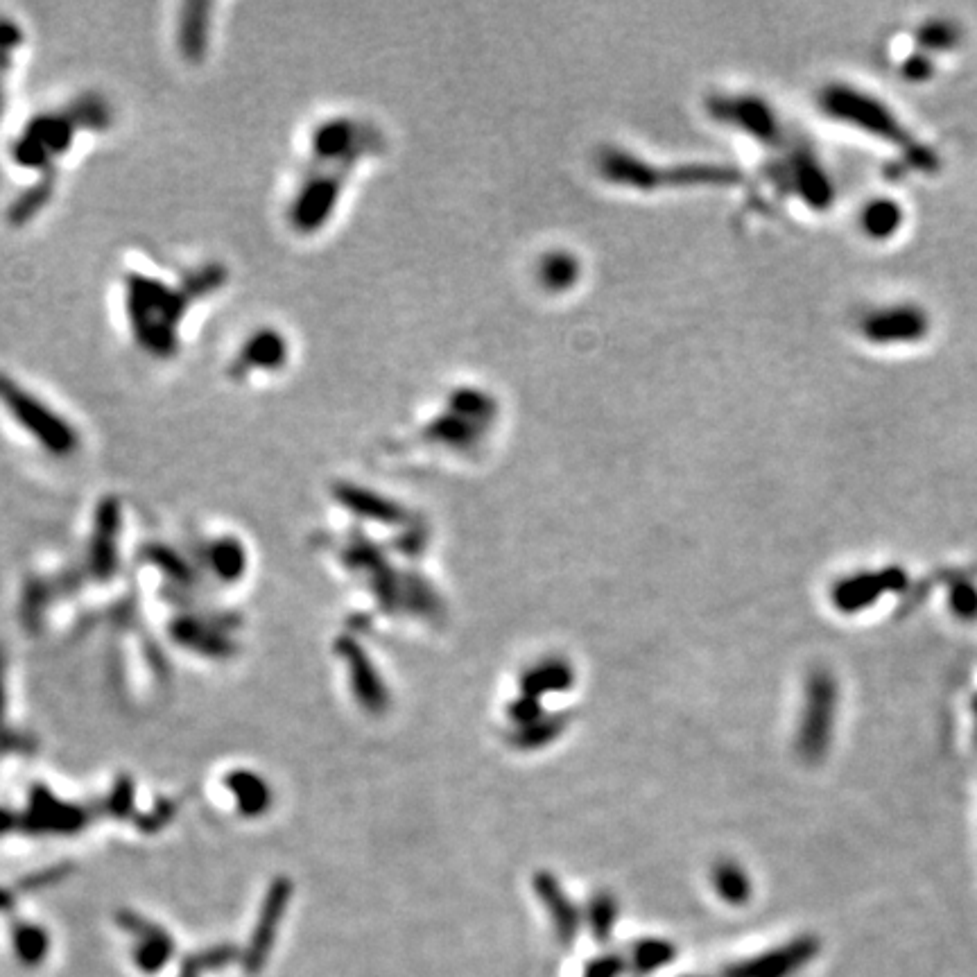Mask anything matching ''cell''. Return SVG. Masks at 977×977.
<instances>
[{
	"label": "cell",
	"mask_w": 977,
	"mask_h": 977,
	"mask_svg": "<svg viewBox=\"0 0 977 977\" xmlns=\"http://www.w3.org/2000/svg\"><path fill=\"white\" fill-rule=\"evenodd\" d=\"M229 274L220 263H209L170 283L148 272L123 276V306L129 335L152 360H172L181 351V328L197 301L215 295Z\"/></svg>",
	"instance_id": "6da1fadb"
},
{
	"label": "cell",
	"mask_w": 977,
	"mask_h": 977,
	"mask_svg": "<svg viewBox=\"0 0 977 977\" xmlns=\"http://www.w3.org/2000/svg\"><path fill=\"white\" fill-rule=\"evenodd\" d=\"M111 127V107L98 93H84L66 107L34 114L12 141V161L39 175L57 172L80 134L105 132Z\"/></svg>",
	"instance_id": "7a4b0ae2"
},
{
	"label": "cell",
	"mask_w": 977,
	"mask_h": 977,
	"mask_svg": "<svg viewBox=\"0 0 977 977\" xmlns=\"http://www.w3.org/2000/svg\"><path fill=\"white\" fill-rule=\"evenodd\" d=\"M0 408L34 444L57 460L80 451L82 435L75 423L7 371H0Z\"/></svg>",
	"instance_id": "3957f363"
},
{
	"label": "cell",
	"mask_w": 977,
	"mask_h": 977,
	"mask_svg": "<svg viewBox=\"0 0 977 977\" xmlns=\"http://www.w3.org/2000/svg\"><path fill=\"white\" fill-rule=\"evenodd\" d=\"M824 105L837 118H842L851 125H858L867 134L883 138V141L892 143L894 148L903 150L907 159L912 161V166L919 170L928 172L937 168L935 152L916 141L894 111L876 98H871V95H864L858 89H830L826 93Z\"/></svg>",
	"instance_id": "277c9868"
},
{
	"label": "cell",
	"mask_w": 977,
	"mask_h": 977,
	"mask_svg": "<svg viewBox=\"0 0 977 977\" xmlns=\"http://www.w3.org/2000/svg\"><path fill=\"white\" fill-rule=\"evenodd\" d=\"M351 170V166H310L285 211L290 229L299 236L322 231L340 204Z\"/></svg>",
	"instance_id": "5b68a950"
},
{
	"label": "cell",
	"mask_w": 977,
	"mask_h": 977,
	"mask_svg": "<svg viewBox=\"0 0 977 977\" xmlns=\"http://www.w3.org/2000/svg\"><path fill=\"white\" fill-rule=\"evenodd\" d=\"M367 129L353 118H328L308 138L310 166H351L367 154Z\"/></svg>",
	"instance_id": "8992f818"
},
{
	"label": "cell",
	"mask_w": 977,
	"mask_h": 977,
	"mask_svg": "<svg viewBox=\"0 0 977 977\" xmlns=\"http://www.w3.org/2000/svg\"><path fill=\"white\" fill-rule=\"evenodd\" d=\"M290 362V342L279 328L263 326L242 340L236 356L229 360L227 376L233 383L256 374H279Z\"/></svg>",
	"instance_id": "52a82bcc"
},
{
	"label": "cell",
	"mask_w": 977,
	"mask_h": 977,
	"mask_svg": "<svg viewBox=\"0 0 977 977\" xmlns=\"http://www.w3.org/2000/svg\"><path fill=\"white\" fill-rule=\"evenodd\" d=\"M862 333L876 344H910L921 342L930 333V319L925 310L912 304L889 306L876 310L862 322Z\"/></svg>",
	"instance_id": "ba28073f"
},
{
	"label": "cell",
	"mask_w": 977,
	"mask_h": 977,
	"mask_svg": "<svg viewBox=\"0 0 977 977\" xmlns=\"http://www.w3.org/2000/svg\"><path fill=\"white\" fill-rule=\"evenodd\" d=\"M213 37V5L184 3L179 5L175 19V46L179 57L188 66L206 62Z\"/></svg>",
	"instance_id": "9c48e42d"
},
{
	"label": "cell",
	"mask_w": 977,
	"mask_h": 977,
	"mask_svg": "<svg viewBox=\"0 0 977 977\" xmlns=\"http://www.w3.org/2000/svg\"><path fill=\"white\" fill-rule=\"evenodd\" d=\"M812 953H815L812 941H797V944L769 950L765 955L733 966L729 977H788L794 971H799Z\"/></svg>",
	"instance_id": "30bf717a"
},
{
	"label": "cell",
	"mask_w": 977,
	"mask_h": 977,
	"mask_svg": "<svg viewBox=\"0 0 977 977\" xmlns=\"http://www.w3.org/2000/svg\"><path fill=\"white\" fill-rule=\"evenodd\" d=\"M55 193H57V172L39 175V179L34 181L32 186L21 190V193L14 197V202L7 206L5 218L10 222V227L14 229L28 227L30 222L37 220L39 215L48 209L50 202L55 200Z\"/></svg>",
	"instance_id": "8fae6325"
},
{
	"label": "cell",
	"mask_w": 977,
	"mask_h": 977,
	"mask_svg": "<svg viewBox=\"0 0 977 977\" xmlns=\"http://www.w3.org/2000/svg\"><path fill=\"white\" fill-rule=\"evenodd\" d=\"M903 582L901 573L896 570H889V573H878V575H862L855 577L851 582H844L840 589H837V602L844 609H860L864 604H869L876 600V595L880 591L896 589L898 584Z\"/></svg>",
	"instance_id": "7c38bea8"
},
{
	"label": "cell",
	"mask_w": 977,
	"mask_h": 977,
	"mask_svg": "<svg viewBox=\"0 0 977 977\" xmlns=\"http://www.w3.org/2000/svg\"><path fill=\"white\" fill-rule=\"evenodd\" d=\"M25 43V32L19 21L12 16H0V118L7 107V89H10V77L14 71L16 57H19Z\"/></svg>",
	"instance_id": "4fadbf2b"
},
{
	"label": "cell",
	"mask_w": 977,
	"mask_h": 977,
	"mask_svg": "<svg viewBox=\"0 0 977 977\" xmlns=\"http://www.w3.org/2000/svg\"><path fill=\"white\" fill-rule=\"evenodd\" d=\"M808 717H806V742L812 751L824 747V738L828 733V720H830V706H833V688H830L828 681H817L810 690V704H808Z\"/></svg>",
	"instance_id": "5bb4252c"
},
{
	"label": "cell",
	"mask_w": 977,
	"mask_h": 977,
	"mask_svg": "<svg viewBox=\"0 0 977 977\" xmlns=\"http://www.w3.org/2000/svg\"><path fill=\"white\" fill-rule=\"evenodd\" d=\"M862 224L871 238H892L903 224V211L889 200L871 202L862 213Z\"/></svg>",
	"instance_id": "9a60e30c"
},
{
	"label": "cell",
	"mask_w": 977,
	"mask_h": 977,
	"mask_svg": "<svg viewBox=\"0 0 977 977\" xmlns=\"http://www.w3.org/2000/svg\"><path fill=\"white\" fill-rule=\"evenodd\" d=\"M539 894H541V898H546L548 910H550L552 921H555V928L559 932V937H564L566 941L573 939L575 932H577V925H579L575 907L570 905L568 898L561 894L555 885L548 883V880H541L539 883Z\"/></svg>",
	"instance_id": "2e32d148"
},
{
	"label": "cell",
	"mask_w": 977,
	"mask_h": 977,
	"mask_svg": "<svg viewBox=\"0 0 977 977\" xmlns=\"http://www.w3.org/2000/svg\"><path fill=\"white\" fill-rule=\"evenodd\" d=\"M229 788L238 797V806L247 815H258V812L267 808L270 797H267V788L261 778L247 772H238L229 776Z\"/></svg>",
	"instance_id": "e0dca14e"
},
{
	"label": "cell",
	"mask_w": 977,
	"mask_h": 977,
	"mask_svg": "<svg viewBox=\"0 0 977 977\" xmlns=\"http://www.w3.org/2000/svg\"><path fill=\"white\" fill-rule=\"evenodd\" d=\"M333 494L342 505H347L349 509H353V512H358L362 516L383 518V521L394 516V509L389 507L383 498L369 494L365 489L351 487V484H337Z\"/></svg>",
	"instance_id": "ac0fdd59"
},
{
	"label": "cell",
	"mask_w": 977,
	"mask_h": 977,
	"mask_svg": "<svg viewBox=\"0 0 977 977\" xmlns=\"http://www.w3.org/2000/svg\"><path fill=\"white\" fill-rule=\"evenodd\" d=\"M674 959V948L659 939H647L634 950V966L641 973H654Z\"/></svg>",
	"instance_id": "d6986e66"
},
{
	"label": "cell",
	"mask_w": 977,
	"mask_h": 977,
	"mask_svg": "<svg viewBox=\"0 0 977 977\" xmlns=\"http://www.w3.org/2000/svg\"><path fill=\"white\" fill-rule=\"evenodd\" d=\"M211 561L220 575L238 577L242 566H245V552L238 546V541H218L211 548Z\"/></svg>",
	"instance_id": "ffe728a7"
},
{
	"label": "cell",
	"mask_w": 977,
	"mask_h": 977,
	"mask_svg": "<svg viewBox=\"0 0 977 977\" xmlns=\"http://www.w3.org/2000/svg\"><path fill=\"white\" fill-rule=\"evenodd\" d=\"M715 887L717 892H720V896L726 898L729 903H742L747 901L749 896V883L745 873H740L736 867H724L717 871Z\"/></svg>",
	"instance_id": "44dd1931"
},
{
	"label": "cell",
	"mask_w": 977,
	"mask_h": 977,
	"mask_svg": "<svg viewBox=\"0 0 977 977\" xmlns=\"http://www.w3.org/2000/svg\"><path fill=\"white\" fill-rule=\"evenodd\" d=\"M921 41H923V46H928V48L944 50L948 46H953V43L957 41V30L946 21L928 23L925 28H921Z\"/></svg>",
	"instance_id": "7402d4cb"
},
{
	"label": "cell",
	"mask_w": 977,
	"mask_h": 977,
	"mask_svg": "<svg viewBox=\"0 0 977 977\" xmlns=\"http://www.w3.org/2000/svg\"><path fill=\"white\" fill-rule=\"evenodd\" d=\"M613 919H616V907L607 898H600L591 907V928L595 932V937H607Z\"/></svg>",
	"instance_id": "603a6c76"
},
{
	"label": "cell",
	"mask_w": 977,
	"mask_h": 977,
	"mask_svg": "<svg viewBox=\"0 0 977 977\" xmlns=\"http://www.w3.org/2000/svg\"><path fill=\"white\" fill-rule=\"evenodd\" d=\"M622 962L618 957H604L593 962L586 971V977H620Z\"/></svg>",
	"instance_id": "cb8c5ba5"
}]
</instances>
